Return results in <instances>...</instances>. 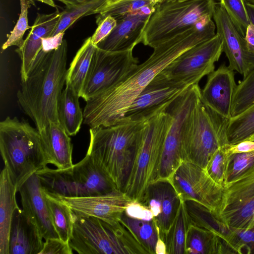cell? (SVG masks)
<instances>
[{"label":"cell","mask_w":254,"mask_h":254,"mask_svg":"<svg viewBox=\"0 0 254 254\" xmlns=\"http://www.w3.org/2000/svg\"><path fill=\"white\" fill-rule=\"evenodd\" d=\"M215 30L212 23H201L155 45L145 61L86 101L83 123L93 128L119 122L134 100L160 72L188 49L212 38Z\"/></svg>","instance_id":"1"},{"label":"cell","mask_w":254,"mask_h":254,"mask_svg":"<svg viewBox=\"0 0 254 254\" xmlns=\"http://www.w3.org/2000/svg\"><path fill=\"white\" fill-rule=\"evenodd\" d=\"M67 56L65 40L56 50H41L17 93L19 107L39 132L50 123H60L59 106L66 80Z\"/></svg>","instance_id":"2"},{"label":"cell","mask_w":254,"mask_h":254,"mask_svg":"<svg viewBox=\"0 0 254 254\" xmlns=\"http://www.w3.org/2000/svg\"><path fill=\"white\" fill-rule=\"evenodd\" d=\"M147 120H122L110 126L90 128L86 154L118 190L123 191Z\"/></svg>","instance_id":"3"},{"label":"cell","mask_w":254,"mask_h":254,"mask_svg":"<svg viewBox=\"0 0 254 254\" xmlns=\"http://www.w3.org/2000/svg\"><path fill=\"white\" fill-rule=\"evenodd\" d=\"M0 152L17 192L30 177L48 164L38 129L16 117H7L0 123Z\"/></svg>","instance_id":"4"},{"label":"cell","mask_w":254,"mask_h":254,"mask_svg":"<svg viewBox=\"0 0 254 254\" xmlns=\"http://www.w3.org/2000/svg\"><path fill=\"white\" fill-rule=\"evenodd\" d=\"M69 244L79 254H146L123 221L112 224L94 217L73 213Z\"/></svg>","instance_id":"5"},{"label":"cell","mask_w":254,"mask_h":254,"mask_svg":"<svg viewBox=\"0 0 254 254\" xmlns=\"http://www.w3.org/2000/svg\"><path fill=\"white\" fill-rule=\"evenodd\" d=\"M228 120L207 107L200 98L188 114L182 127L183 161L205 169L215 151L228 144L226 133Z\"/></svg>","instance_id":"6"},{"label":"cell","mask_w":254,"mask_h":254,"mask_svg":"<svg viewBox=\"0 0 254 254\" xmlns=\"http://www.w3.org/2000/svg\"><path fill=\"white\" fill-rule=\"evenodd\" d=\"M172 122L168 110L148 119L142 129L134 160L123 191L139 201L156 181L165 139Z\"/></svg>","instance_id":"7"},{"label":"cell","mask_w":254,"mask_h":254,"mask_svg":"<svg viewBox=\"0 0 254 254\" xmlns=\"http://www.w3.org/2000/svg\"><path fill=\"white\" fill-rule=\"evenodd\" d=\"M214 0H167L155 5L145 27L142 43L152 48L212 19Z\"/></svg>","instance_id":"8"},{"label":"cell","mask_w":254,"mask_h":254,"mask_svg":"<svg viewBox=\"0 0 254 254\" xmlns=\"http://www.w3.org/2000/svg\"><path fill=\"white\" fill-rule=\"evenodd\" d=\"M44 191L52 195L82 197L117 190L87 154L65 169L46 167L35 173Z\"/></svg>","instance_id":"9"},{"label":"cell","mask_w":254,"mask_h":254,"mask_svg":"<svg viewBox=\"0 0 254 254\" xmlns=\"http://www.w3.org/2000/svg\"><path fill=\"white\" fill-rule=\"evenodd\" d=\"M223 52L222 41L216 33L210 39L188 49L159 74L169 81L189 86L198 84L215 69Z\"/></svg>","instance_id":"10"},{"label":"cell","mask_w":254,"mask_h":254,"mask_svg":"<svg viewBox=\"0 0 254 254\" xmlns=\"http://www.w3.org/2000/svg\"><path fill=\"white\" fill-rule=\"evenodd\" d=\"M214 216L230 228L254 227V170L225 185Z\"/></svg>","instance_id":"11"},{"label":"cell","mask_w":254,"mask_h":254,"mask_svg":"<svg viewBox=\"0 0 254 254\" xmlns=\"http://www.w3.org/2000/svg\"><path fill=\"white\" fill-rule=\"evenodd\" d=\"M201 98L198 84L190 86L168 109L172 122L163 145L157 180H169L184 161L181 130L188 114Z\"/></svg>","instance_id":"12"},{"label":"cell","mask_w":254,"mask_h":254,"mask_svg":"<svg viewBox=\"0 0 254 254\" xmlns=\"http://www.w3.org/2000/svg\"><path fill=\"white\" fill-rule=\"evenodd\" d=\"M133 50L109 51L96 46L80 97L87 101L119 81L139 63Z\"/></svg>","instance_id":"13"},{"label":"cell","mask_w":254,"mask_h":254,"mask_svg":"<svg viewBox=\"0 0 254 254\" xmlns=\"http://www.w3.org/2000/svg\"><path fill=\"white\" fill-rule=\"evenodd\" d=\"M181 199L192 200L212 213L218 207L223 187L216 184L201 167L184 161L169 179Z\"/></svg>","instance_id":"14"},{"label":"cell","mask_w":254,"mask_h":254,"mask_svg":"<svg viewBox=\"0 0 254 254\" xmlns=\"http://www.w3.org/2000/svg\"><path fill=\"white\" fill-rule=\"evenodd\" d=\"M190 86L172 82L158 73L134 100L120 121L148 120L159 112L168 110Z\"/></svg>","instance_id":"15"},{"label":"cell","mask_w":254,"mask_h":254,"mask_svg":"<svg viewBox=\"0 0 254 254\" xmlns=\"http://www.w3.org/2000/svg\"><path fill=\"white\" fill-rule=\"evenodd\" d=\"M213 18L217 33L222 41V51L229 61L228 67L245 78L254 69V53L251 51L245 38L240 33L226 11L216 2Z\"/></svg>","instance_id":"16"},{"label":"cell","mask_w":254,"mask_h":254,"mask_svg":"<svg viewBox=\"0 0 254 254\" xmlns=\"http://www.w3.org/2000/svg\"><path fill=\"white\" fill-rule=\"evenodd\" d=\"M51 195L66 204L78 216L94 217L112 224L121 220L127 205L133 200L124 191L118 190L82 197Z\"/></svg>","instance_id":"17"},{"label":"cell","mask_w":254,"mask_h":254,"mask_svg":"<svg viewBox=\"0 0 254 254\" xmlns=\"http://www.w3.org/2000/svg\"><path fill=\"white\" fill-rule=\"evenodd\" d=\"M181 201L180 196L169 180H157L150 184L139 201L151 211L160 237L164 242Z\"/></svg>","instance_id":"18"},{"label":"cell","mask_w":254,"mask_h":254,"mask_svg":"<svg viewBox=\"0 0 254 254\" xmlns=\"http://www.w3.org/2000/svg\"><path fill=\"white\" fill-rule=\"evenodd\" d=\"M155 6L143 7L117 19L115 27L96 46L109 51L133 50L142 42L145 27Z\"/></svg>","instance_id":"19"},{"label":"cell","mask_w":254,"mask_h":254,"mask_svg":"<svg viewBox=\"0 0 254 254\" xmlns=\"http://www.w3.org/2000/svg\"><path fill=\"white\" fill-rule=\"evenodd\" d=\"M237 85L234 71L223 64L208 75L201 90V100L211 110L229 119Z\"/></svg>","instance_id":"20"},{"label":"cell","mask_w":254,"mask_h":254,"mask_svg":"<svg viewBox=\"0 0 254 254\" xmlns=\"http://www.w3.org/2000/svg\"><path fill=\"white\" fill-rule=\"evenodd\" d=\"M20 193L22 209L37 226L45 240L59 238L52 223L40 181L36 174L21 186Z\"/></svg>","instance_id":"21"},{"label":"cell","mask_w":254,"mask_h":254,"mask_svg":"<svg viewBox=\"0 0 254 254\" xmlns=\"http://www.w3.org/2000/svg\"><path fill=\"white\" fill-rule=\"evenodd\" d=\"M60 15L61 12L58 9L52 13L38 14L22 46L16 50L21 61V81L27 78L36 58L42 50L43 39L51 36Z\"/></svg>","instance_id":"22"},{"label":"cell","mask_w":254,"mask_h":254,"mask_svg":"<svg viewBox=\"0 0 254 254\" xmlns=\"http://www.w3.org/2000/svg\"><path fill=\"white\" fill-rule=\"evenodd\" d=\"M36 225L19 207L12 218L9 254H40L44 243Z\"/></svg>","instance_id":"23"},{"label":"cell","mask_w":254,"mask_h":254,"mask_svg":"<svg viewBox=\"0 0 254 254\" xmlns=\"http://www.w3.org/2000/svg\"><path fill=\"white\" fill-rule=\"evenodd\" d=\"M40 133L48 163L59 169L72 167L73 146L61 124L50 123Z\"/></svg>","instance_id":"24"},{"label":"cell","mask_w":254,"mask_h":254,"mask_svg":"<svg viewBox=\"0 0 254 254\" xmlns=\"http://www.w3.org/2000/svg\"><path fill=\"white\" fill-rule=\"evenodd\" d=\"M17 189L7 169L0 175V254H9L11 225L15 211L19 208L16 199Z\"/></svg>","instance_id":"25"},{"label":"cell","mask_w":254,"mask_h":254,"mask_svg":"<svg viewBox=\"0 0 254 254\" xmlns=\"http://www.w3.org/2000/svg\"><path fill=\"white\" fill-rule=\"evenodd\" d=\"M230 254L224 239L214 232L190 223L186 233V254Z\"/></svg>","instance_id":"26"},{"label":"cell","mask_w":254,"mask_h":254,"mask_svg":"<svg viewBox=\"0 0 254 254\" xmlns=\"http://www.w3.org/2000/svg\"><path fill=\"white\" fill-rule=\"evenodd\" d=\"M79 95L71 85L65 83L59 106L60 123L69 136L76 135L83 122V112L79 102Z\"/></svg>","instance_id":"27"},{"label":"cell","mask_w":254,"mask_h":254,"mask_svg":"<svg viewBox=\"0 0 254 254\" xmlns=\"http://www.w3.org/2000/svg\"><path fill=\"white\" fill-rule=\"evenodd\" d=\"M96 47L91 37L88 38L76 53L67 70L65 83L69 84L80 97Z\"/></svg>","instance_id":"28"},{"label":"cell","mask_w":254,"mask_h":254,"mask_svg":"<svg viewBox=\"0 0 254 254\" xmlns=\"http://www.w3.org/2000/svg\"><path fill=\"white\" fill-rule=\"evenodd\" d=\"M42 190L52 223L59 238L65 242H69L73 229L72 210L66 204Z\"/></svg>","instance_id":"29"},{"label":"cell","mask_w":254,"mask_h":254,"mask_svg":"<svg viewBox=\"0 0 254 254\" xmlns=\"http://www.w3.org/2000/svg\"><path fill=\"white\" fill-rule=\"evenodd\" d=\"M190 223L210 230L225 241L231 229L220 221L205 206L192 200H184Z\"/></svg>","instance_id":"30"},{"label":"cell","mask_w":254,"mask_h":254,"mask_svg":"<svg viewBox=\"0 0 254 254\" xmlns=\"http://www.w3.org/2000/svg\"><path fill=\"white\" fill-rule=\"evenodd\" d=\"M190 223L185 202L181 199L164 241L166 254H186V233Z\"/></svg>","instance_id":"31"},{"label":"cell","mask_w":254,"mask_h":254,"mask_svg":"<svg viewBox=\"0 0 254 254\" xmlns=\"http://www.w3.org/2000/svg\"><path fill=\"white\" fill-rule=\"evenodd\" d=\"M122 220L147 254H156L158 230L154 219L150 221L135 219L124 212Z\"/></svg>","instance_id":"32"},{"label":"cell","mask_w":254,"mask_h":254,"mask_svg":"<svg viewBox=\"0 0 254 254\" xmlns=\"http://www.w3.org/2000/svg\"><path fill=\"white\" fill-rule=\"evenodd\" d=\"M107 0H92L71 7H66L61 12L58 24L51 36L64 32L79 18L95 13H100L107 5Z\"/></svg>","instance_id":"33"},{"label":"cell","mask_w":254,"mask_h":254,"mask_svg":"<svg viewBox=\"0 0 254 254\" xmlns=\"http://www.w3.org/2000/svg\"><path fill=\"white\" fill-rule=\"evenodd\" d=\"M226 133L229 144L246 140L254 134V104L228 119Z\"/></svg>","instance_id":"34"},{"label":"cell","mask_w":254,"mask_h":254,"mask_svg":"<svg viewBox=\"0 0 254 254\" xmlns=\"http://www.w3.org/2000/svg\"><path fill=\"white\" fill-rule=\"evenodd\" d=\"M254 104V69L237 85L233 96L231 118Z\"/></svg>","instance_id":"35"},{"label":"cell","mask_w":254,"mask_h":254,"mask_svg":"<svg viewBox=\"0 0 254 254\" xmlns=\"http://www.w3.org/2000/svg\"><path fill=\"white\" fill-rule=\"evenodd\" d=\"M253 170H254V151L229 155L224 186Z\"/></svg>","instance_id":"36"},{"label":"cell","mask_w":254,"mask_h":254,"mask_svg":"<svg viewBox=\"0 0 254 254\" xmlns=\"http://www.w3.org/2000/svg\"><path fill=\"white\" fill-rule=\"evenodd\" d=\"M159 2L158 0H122L104 9L97 16L96 22L108 15L117 20L143 7L155 6Z\"/></svg>","instance_id":"37"},{"label":"cell","mask_w":254,"mask_h":254,"mask_svg":"<svg viewBox=\"0 0 254 254\" xmlns=\"http://www.w3.org/2000/svg\"><path fill=\"white\" fill-rule=\"evenodd\" d=\"M226 242L232 254H254V227L238 230L230 228Z\"/></svg>","instance_id":"38"},{"label":"cell","mask_w":254,"mask_h":254,"mask_svg":"<svg viewBox=\"0 0 254 254\" xmlns=\"http://www.w3.org/2000/svg\"><path fill=\"white\" fill-rule=\"evenodd\" d=\"M246 0H220V1L244 37L247 27L250 24L246 8Z\"/></svg>","instance_id":"39"},{"label":"cell","mask_w":254,"mask_h":254,"mask_svg":"<svg viewBox=\"0 0 254 254\" xmlns=\"http://www.w3.org/2000/svg\"><path fill=\"white\" fill-rule=\"evenodd\" d=\"M30 0H20V14L18 20L6 42L2 46L4 50L12 46L21 47L24 40L23 37L25 31L32 27L28 25V13L30 6Z\"/></svg>","instance_id":"40"},{"label":"cell","mask_w":254,"mask_h":254,"mask_svg":"<svg viewBox=\"0 0 254 254\" xmlns=\"http://www.w3.org/2000/svg\"><path fill=\"white\" fill-rule=\"evenodd\" d=\"M228 156L224 145L219 147L210 158L205 169L209 176L223 187Z\"/></svg>","instance_id":"41"},{"label":"cell","mask_w":254,"mask_h":254,"mask_svg":"<svg viewBox=\"0 0 254 254\" xmlns=\"http://www.w3.org/2000/svg\"><path fill=\"white\" fill-rule=\"evenodd\" d=\"M97 23L98 27L91 37L92 43L96 46L110 34L116 26L117 20L113 16L108 15Z\"/></svg>","instance_id":"42"},{"label":"cell","mask_w":254,"mask_h":254,"mask_svg":"<svg viewBox=\"0 0 254 254\" xmlns=\"http://www.w3.org/2000/svg\"><path fill=\"white\" fill-rule=\"evenodd\" d=\"M72 251L69 242H65L59 238H49L44 243L40 254H72Z\"/></svg>","instance_id":"43"},{"label":"cell","mask_w":254,"mask_h":254,"mask_svg":"<svg viewBox=\"0 0 254 254\" xmlns=\"http://www.w3.org/2000/svg\"><path fill=\"white\" fill-rule=\"evenodd\" d=\"M124 213L127 216L143 220L150 221L154 219L151 211L139 201L132 200L127 206Z\"/></svg>","instance_id":"44"},{"label":"cell","mask_w":254,"mask_h":254,"mask_svg":"<svg viewBox=\"0 0 254 254\" xmlns=\"http://www.w3.org/2000/svg\"><path fill=\"white\" fill-rule=\"evenodd\" d=\"M224 148L230 155L254 151V141L246 140L234 144H226Z\"/></svg>","instance_id":"45"},{"label":"cell","mask_w":254,"mask_h":254,"mask_svg":"<svg viewBox=\"0 0 254 254\" xmlns=\"http://www.w3.org/2000/svg\"><path fill=\"white\" fill-rule=\"evenodd\" d=\"M64 32L60 33L54 36L46 37L42 40V50L49 52L58 49L62 44L64 39Z\"/></svg>","instance_id":"46"},{"label":"cell","mask_w":254,"mask_h":254,"mask_svg":"<svg viewBox=\"0 0 254 254\" xmlns=\"http://www.w3.org/2000/svg\"><path fill=\"white\" fill-rule=\"evenodd\" d=\"M244 38L249 50L254 53V26L251 23L247 27Z\"/></svg>","instance_id":"47"},{"label":"cell","mask_w":254,"mask_h":254,"mask_svg":"<svg viewBox=\"0 0 254 254\" xmlns=\"http://www.w3.org/2000/svg\"><path fill=\"white\" fill-rule=\"evenodd\" d=\"M62 2L66 7L76 6L92 0H56Z\"/></svg>","instance_id":"48"},{"label":"cell","mask_w":254,"mask_h":254,"mask_svg":"<svg viewBox=\"0 0 254 254\" xmlns=\"http://www.w3.org/2000/svg\"><path fill=\"white\" fill-rule=\"evenodd\" d=\"M246 8L250 23L254 26V4L247 1Z\"/></svg>","instance_id":"49"},{"label":"cell","mask_w":254,"mask_h":254,"mask_svg":"<svg viewBox=\"0 0 254 254\" xmlns=\"http://www.w3.org/2000/svg\"><path fill=\"white\" fill-rule=\"evenodd\" d=\"M45 3L52 7H56V5L53 0H35Z\"/></svg>","instance_id":"50"},{"label":"cell","mask_w":254,"mask_h":254,"mask_svg":"<svg viewBox=\"0 0 254 254\" xmlns=\"http://www.w3.org/2000/svg\"><path fill=\"white\" fill-rule=\"evenodd\" d=\"M121 0H107V5L105 8Z\"/></svg>","instance_id":"51"},{"label":"cell","mask_w":254,"mask_h":254,"mask_svg":"<svg viewBox=\"0 0 254 254\" xmlns=\"http://www.w3.org/2000/svg\"><path fill=\"white\" fill-rule=\"evenodd\" d=\"M247 140L254 141V134L253 135H252L250 137H249L248 139H247Z\"/></svg>","instance_id":"52"},{"label":"cell","mask_w":254,"mask_h":254,"mask_svg":"<svg viewBox=\"0 0 254 254\" xmlns=\"http://www.w3.org/2000/svg\"><path fill=\"white\" fill-rule=\"evenodd\" d=\"M246 1L249 2H250V3L254 4V0H246Z\"/></svg>","instance_id":"53"},{"label":"cell","mask_w":254,"mask_h":254,"mask_svg":"<svg viewBox=\"0 0 254 254\" xmlns=\"http://www.w3.org/2000/svg\"><path fill=\"white\" fill-rule=\"evenodd\" d=\"M160 2L167 0H158Z\"/></svg>","instance_id":"54"}]
</instances>
